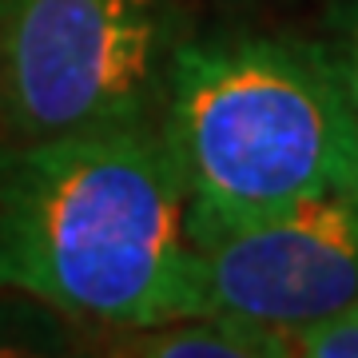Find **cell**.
<instances>
[{
  "mask_svg": "<svg viewBox=\"0 0 358 358\" xmlns=\"http://www.w3.org/2000/svg\"><path fill=\"white\" fill-rule=\"evenodd\" d=\"M0 291L120 331L192 315L187 179L164 124L0 143Z\"/></svg>",
  "mask_w": 358,
  "mask_h": 358,
  "instance_id": "cell-1",
  "label": "cell"
},
{
  "mask_svg": "<svg viewBox=\"0 0 358 358\" xmlns=\"http://www.w3.org/2000/svg\"><path fill=\"white\" fill-rule=\"evenodd\" d=\"M187 239L358 192V120L331 52L275 36L183 44L167 72Z\"/></svg>",
  "mask_w": 358,
  "mask_h": 358,
  "instance_id": "cell-2",
  "label": "cell"
},
{
  "mask_svg": "<svg viewBox=\"0 0 358 358\" xmlns=\"http://www.w3.org/2000/svg\"><path fill=\"white\" fill-rule=\"evenodd\" d=\"M176 24V0H0V143L148 115Z\"/></svg>",
  "mask_w": 358,
  "mask_h": 358,
  "instance_id": "cell-3",
  "label": "cell"
},
{
  "mask_svg": "<svg viewBox=\"0 0 358 358\" xmlns=\"http://www.w3.org/2000/svg\"><path fill=\"white\" fill-rule=\"evenodd\" d=\"M358 303V192L192 243V315H235L279 331Z\"/></svg>",
  "mask_w": 358,
  "mask_h": 358,
  "instance_id": "cell-4",
  "label": "cell"
},
{
  "mask_svg": "<svg viewBox=\"0 0 358 358\" xmlns=\"http://www.w3.org/2000/svg\"><path fill=\"white\" fill-rule=\"evenodd\" d=\"M108 350L148 358H287V334L235 315H187L155 327H124Z\"/></svg>",
  "mask_w": 358,
  "mask_h": 358,
  "instance_id": "cell-5",
  "label": "cell"
},
{
  "mask_svg": "<svg viewBox=\"0 0 358 358\" xmlns=\"http://www.w3.org/2000/svg\"><path fill=\"white\" fill-rule=\"evenodd\" d=\"M282 334H287V358H358V303Z\"/></svg>",
  "mask_w": 358,
  "mask_h": 358,
  "instance_id": "cell-6",
  "label": "cell"
},
{
  "mask_svg": "<svg viewBox=\"0 0 358 358\" xmlns=\"http://www.w3.org/2000/svg\"><path fill=\"white\" fill-rule=\"evenodd\" d=\"M334 60H338L346 96H350V108H355V120H358V13L350 16V24H346V44L334 52Z\"/></svg>",
  "mask_w": 358,
  "mask_h": 358,
  "instance_id": "cell-7",
  "label": "cell"
}]
</instances>
